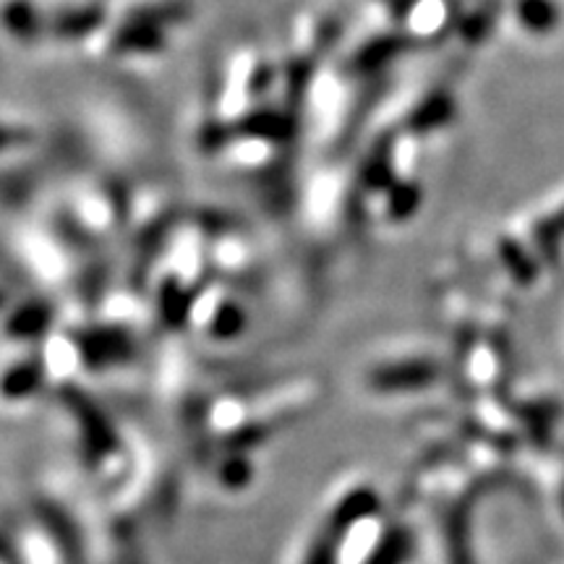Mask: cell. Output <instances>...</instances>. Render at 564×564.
I'll use <instances>...</instances> for the list:
<instances>
[{
    "instance_id": "obj_1",
    "label": "cell",
    "mask_w": 564,
    "mask_h": 564,
    "mask_svg": "<svg viewBox=\"0 0 564 564\" xmlns=\"http://www.w3.org/2000/svg\"><path fill=\"white\" fill-rule=\"evenodd\" d=\"M371 79L350 74L337 58L316 70L301 105V126L327 154H343L356 141L366 116V91Z\"/></svg>"
},
{
    "instance_id": "obj_2",
    "label": "cell",
    "mask_w": 564,
    "mask_h": 564,
    "mask_svg": "<svg viewBox=\"0 0 564 564\" xmlns=\"http://www.w3.org/2000/svg\"><path fill=\"white\" fill-rule=\"evenodd\" d=\"M129 202L131 188L116 173L82 171L66 181L51 215L84 246H100L126 236Z\"/></svg>"
},
{
    "instance_id": "obj_3",
    "label": "cell",
    "mask_w": 564,
    "mask_h": 564,
    "mask_svg": "<svg viewBox=\"0 0 564 564\" xmlns=\"http://www.w3.org/2000/svg\"><path fill=\"white\" fill-rule=\"evenodd\" d=\"M364 217L366 204L356 171H348L343 165H322L303 188V228L314 232L324 243L352 238Z\"/></svg>"
},
{
    "instance_id": "obj_4",
    "label": "cell",
    "mask_w": 564,
    "mask_h": 564,
    "mask_svg": "<svg viewBox=\"0 0 564 564\" xmlns=\"http://www.w3.org/2000/svg\"><path fill=\"white\" fill-rule=\"evenodd\" d=\"M167 45H171V30L165 26L108 17L82 47L89 61L102 66H144L165 55Z\"/></svg>"
},
{
    "instance_id": "obj_5",
    "label": "cell",
    "mask_w": 564,
    "mask_h": 564,
    "mask_svg": "<svg viewBox=\"0 0 564 564\" xmlns=\"http://www.w3.org/2000/svg\"><path fill=\"white\" fill-rule=\"evenodd\" d=\"M91 141L95 147H100L112 165V171H133L141 173L139 165H144V160L150 158L152 141L150 133H144V126H141L137 118H131L129 112L121 110H97L91 116L89 126Z\"/></svg>"
},
{
    "instance_id": "obj_6",
    "label": "cell",
    "mask_w": 564,
    "mask_h": 564,
    "mask_svg": "<svg viewBox=\"0 0 564 564\" xmlns=\"http://www.w3.org/2000/svg\"><path fill=\"white\" fill-rule=\"evenodd\" d=\"M110 0H40L45 40L84 45L108 19Z\"/></svg>"
},
{
    "instance_id": "obj_7",
    "label": "cell",
    "mask_w": 564,
    "mask_h": 564,
    "mask_svg": "<svg viewBox=\"0 0 564 564\" xmlns=\"http://www.w3.org/2000/svg\"><path fill=\"white\" fill-rule=\"evenodd\" d=\"M74 345L79 350L82 364H87L89 369H110V366L126 364L137 350L131 329L118 327V324L82 329L74 335Z\"/></svg>"
},
{
    "instance_id": "obj_8",
    "label": "cell",
    "mask_w": 564,
    "mask_h": 564,
    "mask_svg": "<svg viewBox=\"0 0 564 564\" xmlns=\"http://www.w3.org/2000/svg\"><path fill=\"white\" fill-rule=\"evenodd\" d=\"M66 398V405L70 408V413L76 415V423H79L84 444H87L89 455H110L116 453L118 447V434L116 429L110 426L108 415H105L100 408H97L87 394L76 392V390H66L63 392Z\"/></svg>"
},
{
    "instance_id": "obj_9",
    "label": "cell",
    "mask_w": 564,
    "mask_h": 564,
    "mask_svg": "<svg viewBox=\"0 0 564 564\" xmlns=\"http://www.w3.org/2000/svg\"><path fill=\"white\" fill-rule=\"evenodd\" d=\"M192 13L188 0H110L108 17L141 21V24H154L173 30L175 24H183Z\"/></svg>"
},
{
    "instance_id": "obj_10",
    "label": "cell",
    "mask_w": 564,
    "mask_h": 564,
    "mask_svg": "<svg viewBox=\"0 0 564 564\" xmlns=\"http://www.w3.org/2000/svg\"><path fill=\"white\" fill-rule=\"evenodd\" d=\"M0 30L17 45H37L45 40L40 0H0Z\"/></svg>"
},
{
    "instance_id": "obj_11",
    "label": "cell",
    "mask_w": 564,
    "mask_h": 564,
    "mask_svg": "<svg viewBox=\"0 0 564 564\" xmlns=\"http://www.w3.org/2000/svg\"><path fill=\"white\" fill-rule=\"evenodd\" d=\"M426 382H432V369L426 364H390L369 373V387L379 392L411 390Z\"/></svg>"
},
{
    "instance_id": "obj_12",
    "label": "cell",
    "mask_w": 564,
    "mask_h": 564,
    "mask_svg": "<svg viewBox=\"0 0 564 564\" xmlns=\"http://www.w3.org/2000/svg\"><path fill=\"white\" fill-rule=\"evenodd\" d=\"M51 324L53 308L45 301H26L11 314L9 324H6V333L13 340H34V337L45 335Z\"/></svg>"
},
{
    "instance_id": "obj_13",
    "label": "cell",
    "mask_w": 564,
    "mask_h": 564,
    "mask_svg": "<svg viewBox=\"0 0 564 564\" xmlns=\"http://www.w3.org/2000/svg\"><path fill=\"white\" fill-rule=\"evenodd\" d=\"M42 379H45V369H42L40 361H19L13 364L11 369L3 371L0 377V398L6 400H24L34 394L42 387Z\"/></svg>"
},
{
    "instance_id": "obj_14",
    "label": "cell",
    "mask_w": 564,
    "mask_h": 564,
    "mask_svg": "<svg viewBox=\"0 0 564 564\" xmlns=\"http://www.w3.org/2000/svg\"><path fill=\"white\" fill-rule=\"evenodd\" d=\"M379 510V497L371 489H352L348 497L340 499V505L335 507L333 514L327 518V523L337 528L340 533H348L358 520L369 518Z\"/></svg>"
},
{
    "instance_id": "obj_15",
    "label": "cell",
    "mask_w": 564,
    "mask_h": 564,
    "mask_svg": "<svg viewBox=\"0 0 564 564\" xmlns=\"http://www.w3.org/2000/svg\"><path fill=\"white\" fill-rule=\"evenodd\" d=\"M246 322H249V316H246L241 303L236 299H223L212 308V316L207 319V333L217 337V340H230V337H238L243 333Z\"/></svg>"
},
{
    "instance_id": "obj_16",
    "label": "cell",
    "mask_w": 564,
    "mask_h": 564,
    "mask_svg": "<svg viewBox=\"0 0 564 564\" xmlns=\"http://www.w3.org/2000/svg\"><path fill=\"white\" fill-rule=\"evenodd\" d=\"M408 554H411V535L398 528L379 541L366 564H405Z\"/></svg>"
},
{
    "instance_id": "obj_17",
    "label": "cell",
    "mask_w": 564,
    "mask_h": 564,
    "mask_svg": "<svg viewBox=\"0 0 564 564\" xmlns=\"http://www.w3.org/2000/svg\"><path fill=\"white\" fill-rule=\"evenodd\" d=\"M343 539H345V533H340L329 523H324L322 533L314 539V544H312V549H308L303 564H337V554H340Z\"/></svg>"
},
{
    "instance_id": "obj_18",
    "label": "cell",
    "mask_w": 564,
    "mask_h": 564,
    "mask_svg": "<svg viewBox=\"0 0 564 564\" xmlns=\"http://www.w3.org/2000/svg\"><path fill=\"white\" fill-rule=\"evenodd\" d=\"M251 478V465L243 460V457H232V460L225 463L223 468V484L230 486V489H241V486L249 484Z\"/></svg>"
}]
</instances>
